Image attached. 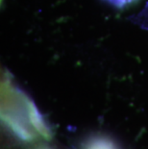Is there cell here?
<instances>
[{
  "mask_svg": "<svg viewBox=\"0 0 148 149\" xmlns=\"http://www.w3.org/2000/svg\"><path fill=\"white\" fill-rule=\"evenodd\" d=\"M26 106L28 111V116H29V120L31 124L33 125V127L36 129V131L42 136V138H44L46 141H51L52 134L48 126L46 125V123L43 120L42 115L39 113L36 105L32 102V100L28 99L26 97Z\"/></svg>",
  "mask_w": 148,
  "mask_h": 149,
  "instance_id": "6da1fadb",
  "label": "cell"
},
{
  "mask_svg": "<svg viewBox=\"0 0 148 149\" xmlns=\"http://www.w3.org/2000/svg\"><path fill=\"white\" fill-rule=\"evenodd\" d=\"M2 121H4L6 125L10 128L14 134L17 136L18 139L24 141H33L36 139V136L32 134L29 130H27L24 124L20 121L19 119L15 118V117L12 116L7 113H3L1 116Z\"/></svg>",
  "mask_w": 148,
  "mask_h": 149,
  "instance_id": "7a4b0ae2",
  "label": "cell"
},
{
  "mask_svg": "<svg viewBox=\"0 0 148 149\" xmlns=\"http://www.w3.org/2000/svg\"><path fill=\"white\" fill-rule=\"evenodd\" d=\"M82 149H120L117 143L106 136H93L83 143Z\"/></svg>",
  "mask_w": 148,
  "mask_h": 149,
  "instance_id": "3957f363",
  "label": "cell"
},
{
  "mask_svg": "<svg viewBox=\"0 0 148 149\" xmlns=\"http://www.w3.org/2000/svg\"><path fill=\"white\" fill-rule=\"evenodd\" d=\"M110 2L113 3V4L115 5H117V6H123L126 3H129L131 1H133V0H109Z\"/></svg>",
  "mask_w": 148,
  "mask_h": 149,
  "instance_id": "277c9868",
  "label": "cell"
},
{
  "mask_svg": "<svg viewBox=\"0 0 148 149\" xmlns=\"http://www.w3.org/2000/svg\"><path fill=\"white\" fill-rule=\"evenodd\" d=\"M35 149H53V148L47 146V145H40V146H37Z\"/></svg>",
  "mask_w": 148,
  "mask_h": 149,
  "instance_id": "5b68a950",
  "label": "cell"
}]
</instances>
